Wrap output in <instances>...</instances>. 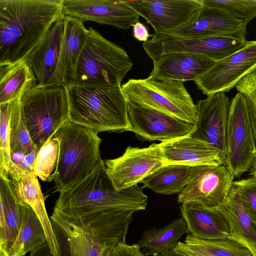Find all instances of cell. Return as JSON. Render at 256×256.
<instances>
[{
	"instance_id": "1",
	"label": "cell",
	"mask_w": 256,
	"mask_h": 256,
	"mask_svg": "<svg viewBox=\"0 0 256 256\" xmlns=\"http://www.w3.org/2000/svg\"><path fill=\"white\" fill-rule=\"evenodd\" d=\"M62 0H0V64L25 60L62 14Z\"/></svg>"
},
{
	"instance_id": "2",
	"label": "cell",
	"mask_w": 256,
	"mask_h": 256,
	"mask_svg": "<svg viewBox=\"0 0 256 256\" xmlns=\"http://www.w3.org/2000/svg\"><path fill=\"white\" fill-rule=\"evenodd\" d=\"M148 196L142 188L120 190L114 186L102 159L94 170L71 188L60 192L54 210L77 218L110 210L133 212L146 210Z\"/></svg>"
},
{
	"instance_id": "3",
	"label": "cell",
	"mask_w": 256,
	"mask_h": 256,
	"mask_svg": "<svg viewBox=\"0 0 256 256\" xmlns=\"http://www.w3.org/2000/svg\"><path fill=\"white\" fill-rule=\"evenodd\" d=\"M70 120L98 133L131 131L128 100L121 86H64Z\"/></svg>"
},
{
	"instance_id": "4",
	"label": "cell",
	"mask_w": 256,
	"mask_h": 256,
	"mask_svg": "<svg viewBox=\"0 0 256 256\" xmlns=\"http://www.w3.org/2000/svg\"><path fill=\"white\" fill-rule=\"evenodd\" d=\"M56 134L60 138L59 156L51 181L60 192L84 178L98 165L102 140L97 132L70 121Z\"/></svg>"
},
{
	"instance_id": "5",
	"label": "cell",
	"mask_w": 256,
	"mask_h": 256,
	"mask_svg": "<svg viewBox=\"0 0 256 256\" xmlns=\"http://www.w3.org/2000/svg\"><path fill=\"white\" fill-rule=\"evenodd\" d=\"M133 62L121 46L90 27L76 69L74 84L94 86H122Z\"/></svg>"
},
{
	"instance_id": "6",
	"label": "cell",
	"mask_w": 256,
	"mask_h": 256,
	"mask_svg": "<svg viewBox=\"0 0 256 256\" xmlns=\"http://www.w3.org/2000/svg\"><path fill=\"white\" fill-rule=\"evenodd\" d=\"M21 107L33 144L40 148L70 121L64 86L36 85L24 94Z\"/></svg>"
},
{
	"instance_id": "7",
	"label": "cell",
	"mask_w": 256,
	"mask_h": 256,
	"mask_svg": "<svg viewBox=\"0 0 256 256\" xmlns=\"http://www.w3.org/2000/svg\"><path fill=\"white\" fill-rule=\"evenodd\" d=\"M181 81L146 78L128 80L121 86L128 102L154 108L194 124L196 107Z\"/></svg>"
},
{
	"instance_id": "8",
	"label": "cell",
	"mask_w": 256,
	"mask_h": 256,
	"mask_svg": "<svg viewBox=\"0 0 256 256\" xmlns=\"http://www.w3.org/2000/svg\"><path fill=\"white\" fill-rule=\"evenodd\" d=\"M245 36L220 35L180 38L162 32H154L142 47L152 60L162 55L174 52L198 54L214 62L222 60L244 48Z\"/></svg>"
},
{
	"instance_id": "9",
	"label": "cell",
	"mask_w": 256,
	"mask_h": 256,
	"mask_svg": "<svg viewBox=\"0 0 256 256\" xmlns=\"http://www.w3.org/2000/svg\"><path fill=\"white\" fill-rule=\"evenodd\" d=\"M224 165L239 178L250 171L256 160V146L250 124L247 101L238 92L230 100L226 132Z\"/></svg>"
},
{
	"instance_id": "10",
	"label": "cell",
	"mask_w": 256,
	"mask_h": 256,
	"mask_svg": "<svg viewBox=\"0 0 256 256\" xmlns=\"http://www.w3.org/2000/svg\"><path fill=\"white\" fill-rule=\"evenodd\" d=\"M106 172L118 190L137 186L166 165L158 144L147 148L128 146L120 156L104 162Z\"/></svg>"
},
{
	"instance_id": "11",
	"label": "cell",
	"mask_w": 256,
	"mask_h": 256,
	"mask_svg": "<svg viewBox=\"0 0 256 256\" xmlns=\"http://www.w3.org/2000/svg\"><path fill=\"white\" fill-rule=\"evenodd\" d=\"M256 70V40L248 41L237 52L215 62L194 82L206 96L229 92L244 76Z\"/></svg>"
},
{
	"instance_id": "12",
	"label": "cell",
	"mask_w": 256,
	"mask_h": 256,
	"mask_svg": "<svg viewBox=\"0 0 256 256\" xmlns=\"http://www.w3.org/2000/svg\"><path fill=\"white\" fill-rule=\"evenodd\" d=\"M131 131L142 141L166 142L188 136L194 124L164 112L128 102Z\"/></svg>"
},
{
	"instance_id": "13",
	"label": "cell",
	"mask_w": 256,
	"mask_h": 256,
	"mask_svg": "<svg viewBox=\"0 0 256 256\" xmlns=\"http://www.w3.org/2000/svg\"><path fill=\"white\" fill-rule=\"evenodd\" d=\"M230 100L225 92L208 96L198 102L196 118L190 136L203 140L218 152L224 165L226 132Z\"/></svg>"
},
{
	"instance_id": "14",
	"label": "cell",
	"mask_w": 256,
	"mask_h": 256,
	"mask_svg": "<svg viewBox=\"0 0 256 256\" xmlns=\"http://www.w3.org/2000/svg\"><path fill=\"white\" fill-rule=\"evenodd\" d=\"M234 178L225 165L202 166L179 193L178 202H194L206 208H218L226 200Z\"/></svg>"
},
{
	"instance_id": "15",
	"label": "cell",
	"mask_w": 256,
	"mask_h": 256,
	"mask_svg": "<svg viewBox=\"0 0 256 256\" xmlns=\"http://www.w3.org/2000/svg\"><path fill=\"white\" fill-rule=\"evenodd\" d=\"M64 28L62 14L25 59L35 75L38 86H64L61 63Z\"/></svg>"
},
{
	"instance_id": "16",
	"label": "cell",
	"mask_w": 256,
	"mask_h": 256,
	"mask_svg": "<svg viewBox=\"0 0 256 256\" xmlns=\"http://www.w3.org/2000/svg\"><path fill=\"white\" fill-rule=\"evenodd\" d=\"M126 2L157 33L184 24L202 6V0H130Z\"/></svg>"
},
{
	"instance_id": "17",
	"label": "cell",
	"mask_w": 256,
	"mask_h": 256,
	"mask_svg": "<svg viewBox=\"0 0 256 256\" xmlns=\"http://www.w3.org/2000/svg\"><path fill=\"white\" fill-rule=\"evenodd\" d=\"M62 6L64 15L124 30L132 26L140 18L126 0H62Z\"/></svg>"
},
{
	"instance_id": "18",
	"label": "cell",
	"mask_w": 256,
	"mask_h": 256,
	"mask_svg": "<svg viewBox=\"0 0 256 256\" xmlns=\"http://www.w3.org/2000/svg\"><path fill=\"white\" fill-rule=\"evenodd\" d=\"M246 23L226 12L203 5L199 12L186 24L162 33L180 38L213 36H245Z\"/></svg>"
},
{
	"instance_id": "19",
	"label": "cell",
	"mask_w": 256,
	"mask_h": 256,
	"mask_svg": "<svg viewBox=\"0 0 256 256\" xmlns=\"http://www.w3.org/2000/svg\"><path fill=\"white\" fill-rule=\"evenodd\" d=\"M166 164L192 166L223 164L216 148L190 136L158 144Z\"/></svg>"
},
{
	"instance_id": "20",
	"label": "cell",
	"mask_w": 256,
	"mask_h": 256,
	"mask_svg": "<svg viewBox=\"0 0 256 256\" xmlns=\"http://www.w3.org/2000/svg\"><path fill=\"white\" fill-rule=\"evenodd\" d=\"M150 76L181 82L194 81L215 62L206 57L190 53L163 54L152 60Z\"/></svg>"
},
{
	"instance_id": "21",
	"label": "cell",
	"mask_w": 256,
	"mask_h": 256,
	"mask_svg": "<svg viewBox=\"0 0 256 256\" xmlns=\"http://www.w3.org/2000/svg\"><path fill=\"white\" fill-rule=\"evenodd\" d=\"M50 218L62 225L68 234L72 256H108L117 244L126 242V238L122 236L94 234L74 224L62 214L54 210Z\"/></svg>"
},
{
	"instance_id": "22",
	"label": "cell",
	"mask_w": 256,
	"mask_h": 256,
	"mask_svg": "<svg viewBox=\"0 0 256 256\" xmlns=\"http://www.w3.org/2000/svg\"><path fill=\"white\" fill-rule=\"evenodd\" d=\"M180 210L189 232L194 236L206 240L228 238V222L218 208H208L196 202H188L182 204Z\"/></svg>"
},
{
	"instance_id": "23",
	"label": "cell",
	"mask_w": 256,
	"mask_h": 256,
	"mask_svg": "<svg viewBox=\"0 0 256 256\" xmlns=\"http://www.w3.org/2000/svg\"><path fill=\"white\" fill-rule=\"evenodd\" d=\"M0 254L6 255L18 236L22 214L12 180L2 172H0Z\"/></svg>"
},
{
	"instance_id": "24",
	"label": "cell",
	"mask_w": 256,
	"mask_h": 256,
	"mask_svg": "<svg viewBox=\"0 0 256 256\" xmlns=\"http://www.w3.org/2000/svg\"><path fill=\"white\" fill-rule=\"evenodd\" d=\"M218 208L228 222L230 230L228 238L243 244L256 256V224L242 206L234 182L226 200Z\"/></svg>"
},
{
	"instance_id": "25",
	"label": "cell",
	"mask_w": 256,
	"mask_h": 256,
	"mask_svg": "<svg viewBox=\"0 0 256 256\" xmlns=\"http://www.w3.org/2000/svg\"><path fill=\"white\" fill-rule=\"evenodd\" d=\"M64 34L61 50V63L64 86L76 82L78 63L86 45L88 29L83 22L64 15Z\"/></svg>"
},
{
	"instance_id": "26",
	"label": "cell",
	"mask_w": 256,
	"mask_h": 256,
	"mask_svg": "<svg viewBox=\"0 0 256 256\" xmlns=\"http://www.w3.org/2000/svg\"><path fill=\"white\" fill-rule=\"evenodd\" d=\"M36 85L35 75L26 60L0 64V104L21 98Z\"/></svg>"
},
{
	"instance_id": "27",
	"label": "cell",
	"mask_w": 256,
	"mask_h": 256,
	"mask_svg": "<svg viewBox=\"0 0 256 256\" xmlns=\"http://www.w3.org/2000/svg\"><path fill=\"white\" fill-rule=\"evenodd\" d=\"M12 182L18 200L29 205L36 212L44 227L48 244L52 254L58 256V247L48 218L37 176H26L18 182Z\"/></svg>"
},
{
	"instance_id": "28",
	"label": "cell",
	"mask_w": 256,
	"mask_h": 256,
	"mask_svg": "<svg viewBox=\"0 0 256 256\" xmlns=\"http://www.w3.org/2000/svg\"><path fill=\"white\" fill-rule=\"evenodd\" d=\"M202 166L166 164L144 180L142 182L144 184L142 188H148L162 194L180 193L194 178Z\"/></svg>"
},
{
	"instance_id": "29",
	"label": "cell",
	"mask_w": 256,
	"mask_h": 256,
	"mask_svg": "<svg viewBox=\"0 0 256 256\" xmlns=\"http://www.w3.org/2000/svg\"><path fill=\"white\" fill-rule=\"evenodd\" d=\"M189 232L186 222L182 216L164 227L145 230L137 244L144 256L162 254L173 250L182 236Z\"/></svg>"
},
{
	"instance_id": "30",
	"label": "cell",
	"mask_w": 256,
	"mask_h": 256,
	"mask_svg": "<svg viewBox=\"0 0 256 256\" xmlns=\"http://www.w3.org/2000/svg\"><path fill=\"white\" fill-rule=\"evenodd\" d=\"M20 202L22 214V226L12 246L6 255L2 254L4 256H24L46 242L44 227L36 212L26 203Z\"/></svg>"
},
{
	"instance_id": "31",
	"label": "cell",
	"mask_w": 256,
	"mask_h": 256,
	"mask_svg": "<svg viewBox=\"0 0 256 256\" xmlns=\"http://www.w3.org/2000/svg\"><path fill=\"white\" fill-rule=\"evenodd\" d=\"M20 99L8 102L10 153L22 151L26 155L36 146L30 137L22 112Z\"/></svg>"
},
{
	"instance_id": "32",
	"label": "cell",
	"mask_w": 256,
	"mask_h": 256,
	"mask_svg": "<svg viewBox=\"0 0 256 256\" xmlns=\"http://www.w3.org/2000/svg\"><path fill=\"white\" fill-rule=\"evenodd\" d=\"M184 242L214 256H254L251 251L246 246L230 238L203 240L194 236L190 232Z\"/></svg>"
},
{
	"instance_id": "33",
	"label": "cell",
	"mask_w": 256,
	"mask_h": 256,
	"mask_svg": "<svg viewBox=\"0 0 256 256\" xmlns=\"http://www.w3.org/2000/svg\"><path fill=\"white\" fill-rule=\"evenodd\" d=\"M60 138L55 134L40 148L34 162V174L42 181L50 182L58 164Z\"/></svg>"
},
{
	"instance_id": "34",
	"label": "cell",
	"mask_w": 256,
	"mask_h": 256,
	"mask_svg": "<svg viewBox=\"0 0 256 256\" xmlns=\"http://www.w3.org/2000/svg\"><path fill=\"white\" fill-rule=\"evenodd\" d=\"M202 4L220 9L246 24L256 17V0H202Z\"/></svg>"
},
{
	"instance_id": "35",
	"label": "cell",
	"mask_w": 256,
	"mask_h": 256,
	"mask_svg": "<svg viewBox=\"0 0 256 256\" xmlns=\"http://www.w3.org/2000/svg\"><path fill=\"white\" fill-rule=\"evenodd\" d=\"M8 102L0 104V172L8 174L11 165Z\"/></svg>"
},
{
	"instance_id": "36",
	"label": "cell",
	"mask_w": 256,
	"mask_h": 256,
	"mask_svg": "<svg viewBox=\"0 0 256 256\" xmlns=\"http://www.w3.org/2000/svg\"><path fill=\"white\" fill-rule=\"evenodd\" d=\"M236 87L246 98L250 124L256 146V70L242 78Z\"/></svg>"
},
{
	"instance_id": "37",
	"label": "cell",
	"mask_w": 256,
	"mask_h": 256,
	"mask_svg": "<svg viewBox=\"0 0 256 256\" xmlns=\"http://www.w3.org/2000/svg\"><path fill=\"white\" fill-rule=\"evenodd\" d=\"M244 210L256 224V176L234 181Z\"/></svg>"
},
{
	"instance_id": "38",
	"label": "cell",
	"mask_w": 256,
	"mask_h": 256,
	"mask_svg": "<svg viewBox=\"0 0 256 256\" xmlns=\"http://www.w3.org/2000/svg\"><path fill=\"white\" fill-rule=\"evenodd\" d=\"M40 148L36 147L32 151L25 156L23 160L18 166L8 172V175L12 182H18L25 176L34 174L35 160Z\"/></svg>"
},
{
	"instance_id": "39",
	"label": "cell",
	"mask_w": 256,
	"mask_h": 256,
	"mask_svg": "<svg viewBox=\"0 0 256 256\" xmlns=\"http://www.w3.org/2000/svg\"><path fill=\"white\" fill-rule=\"evenodd\" d=\"M55 238L58 244V256H72L70 238L67 231L56 220L50 217Z\"/></svg>"
},
{
	"instance_id": "40",
	"label": "cell",
	"mask_w": 256,
	"mask_h": 256,
	"mask_svg": "<svg viewBox=\"0 0 256 256\" xmlns=\"http://www.w3.org/2000/svg\"><path fill=\"white\" fill-rule=\"evenodd\" d=\"M108 256H144L138 244L120 242L112 250Z\"/></svg>"
},
{
	"instance_id": "41",
	"label": "cell",
	"mask_w": 256,
	"mask_h": 256,
	"mask_svg": "<svg viewBox=\"0 0 256 256\" xmlns=\"http://www.w3.org/2000/svg\"><path fill=\"white\" fill-rule=\"evenodd\" d=\"M172 250L184 256H214L188 245L184 242H179Z\"/></svg>"
},
{
	"instance_id": "42",
	"label": "cell",
	"mask_w": 256,
	"mask_h": 256,
	"mask_svg": "<svg viewBox=\"0 0 256 256\" xmlns=\"http://www.w3.org/2000/svg\"><path fill=\"white\" fill-rule=\"evenodd\" d=\"M132 34L138 40L144 42L148 41V38L152 36L146 26L139 21L132 26Z\"/></svg>"
},
{
	"instance_id": "43",
	"label": "cell",
	"mask_w": 256,
	"mask_h": 256,
	"mask_svg": "<svg viewBox=\"0 0 256 256\" xmlns=\"http://www.w3.org/2000/svg\"><path fill=\"white\" fill-rule=\"evenodd\" d=\"M30 256H54L46 242L42 246L30 252Z\"/></svg>"
},
{
	"instance_id": "44",
	"label": "cell",
	"mask_w": 256,
	"mask_h": 256,
	"mask_svg": "<svg viewBox=\"0 0 256 256\" xmlns=\"http://www.w3.org/2000/svg\"><path fill=\"white\" fill-rule=\"evenodd\" d=\"M249 175L256 176V160L250 170Z\"/></svg>"
},
{
	"instance_id": "45",
	"label": "cell",
	"mask_w": 256,
	"mask_h": 256,
	"mask_svg": "<svg viewBox=\"0 0 256 256\" xmlns=\"http://www.w3.org/2000/svg\"><path fill=\"white\" fill-rule=\"evenodd\" d=\"M164 256H184L180 254H178L175 252H174L172 250H168L165 253L162 254Z\"/></svg>"
},
{
	"instance_id": "46",
	"label": "cell",
	"mask_w": 256,
	"mask_h": 256,
	"mask_svg": "<svg viewBox=\"0 0 256 256\" xmlns=\"http://www.w3.org/2000/svg\"><path fill=\"white\" fill-rule=\"evenodd\" d=\"M164 256L163 254H159L156 256Z\"/></svg>"
},
{
	"instance_id": "47",
	"label": "cell",
	"mask_w": 256,
	"mask_h": 256,
	"mask_svg": "<svg viewBox=\"0 0 256 256\" xmlns=\"http://www.w3.org/2000/svg\"><path fill=\"white\" fill-rule=\"evenodd\" d=\"M0 256H3V255H2V254H0Z\"/></svg>"
}]
</instances>
